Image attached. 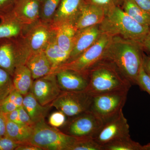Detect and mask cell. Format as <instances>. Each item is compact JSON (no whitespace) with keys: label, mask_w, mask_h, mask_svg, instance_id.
<instances>
[{"label":"cell","mask_w":150,"mask_h":150,"mask_svg":"<svg viewBox=\"0 0 150 150\" xmlns=\"http://www.w3.org/2000/svg\"><path fill=\"white\" fill-rule=\"evenodd\" d=\"M18 110L19 117L22 123L28 126H33L35 123L33 122L28 113L23 106L18 108Z\"/></svg>","instance_id":"cell-35"},{"label":"cell","mask_w":150,"mask_h":150,"mask_svg":"<svg viewBox=\"0 0 150 150\" xmlns=\"http://www.w3.org/2000/svg\"><path fill=\"white\" fill-rule=\"evenodd\" d=\"M14 88L12 76L7 71L0 68V103Z\"/></svg>","instance_id":"cell-28"},{"label":"cell","mask_w":150,"mask_h":150,"mask_svg":"<svg viewBox=\"0 0 150 150\" xmlns=\"http://www.w3.org/2000/svg\"><path fill=\"white\" fill-rule=\"evenodd\" d=\"M25 65L30 70L33 80L51 74L52 69L44 51L38 52L30 56Z\"/></svg>","instance_id":"cell-18"},{"label":"cell","mask_w":150,"mask_h":150,"mask_svg":"<svg viewBox=\"0 0 150 150\" xmlns=\"http://www.w3.org/2000/svg\"><path fill=\"white\" fill-rule=\"evenodd\" d=\"M76 138L48 125L42 119L33 126L29 144L43 150H70Z\"/></svg>","instance_id":"cell-5"},{"label":"cell","mask_w":150,"mask_h":150,"mask_svg":"<svg viewBox=\"0 0 150 150\" xmlns=\"http://www.w3.org/2000/svg\"><path fill=\"white\" fill-rule=\"evenodd\" d=\"M129 132L128 121L121 110L115 117L103 123L94 139L103 146L115 140L130 136Z\"/></svg>","instance_id":"cell-10"},{"label":"cell","mask_w":150,"mask_h":150,"mask_svg":"<svg viewBox=\"0 0 150 150\" xmlns=\"http://www.w3.org/2000/svg\"><path fill=\"white\" fill-rule=\"evenodd\" d=\"M71 118L65 124V133L75 138H94L103 124L102 120L90 110Z\"/></svg>","instance_id":"cell-9"},{"label":"cell","mask_w":150,"mask_h":150,"mask_svg":"<svg viewBox=\"0 0 150 150\" xmlns=\"http://www.w3.org/2000/svg\"><path fill=\"white\" fill-rule=\"evenodd\" d=\"M121 8L137 22L150 27V13L137 6L133 0H124Z\"/></svg>","instance_id":"cell-25"},{"label":"cell","mask_w":150,"mask_h":150,"mask_svg":"<svg viewBox=\"0 0 150 150\" xmlns=\"http://www.w3.org/2000/svg\"><path fill=\"white\" fill-rule=\"evenodd\" d=\"M54 28L57 44L61 49L70 54L74 38L77 31L74 25L71 23H62Z\"/></svg>","instance_id":"cell-22"},{"label":"cell","mask_w":150,"mask_h":150,"mask_svg":"<svg viewBox=\"0 0 150 150\" xmlns=\"http://www.w3.org/2000/svg\"><path fill=\"white\" fill-rule=\"evenodd\" d=\"M17 0H0V18L11 13Z\"/></svg>","instance_id":"cell-34"},{"label":"cell","mask_w":150,"mask_h":150,"mask_svg":"<svg viewBox=\"0 0 150 150\" xmlns=\"http://www.w3.org/2000/svg\"><path fill=\"white\" fill-rule=\"evenodd\" d=\"M55 33V29L50 23L40 20L25 27L16 40L25 63L33 54L44 51Z\"/></svg>","instance_id":"cell-4"},{"label":"cell","mask_w":150,"mask_h":150,"mask_svg":"<svg viewBox=\"0 0 150 150\" xmlns=\"http://www.w3.org/2000/svg\"><path fill=\"white\" fill-rule=\"evenodd\" d=\"M92 98L86 90L62 91L50 105L66 116L72 117L90 110Z\"/></svg>","instance_id":"cell-8"},{"label":"cell","mask_w":150,"mask_h":150,"mask_svg":"<svg viewBox=\"0 0 150 150\" xmlns=\"http://www.w3.org/2000/svg\"><path fill=\"white\" fill-rule=\"evenodd\" d=\"M44 52L51 63L52 70L67 62L70 55L69 53L62 50L57 44L56 31Z\"/></svg>","instance_id":"cell-24"},{"label":"cell","mask_w":150,"mask_h":150,"mask_svg":"<svg viewBox=\"0 0 150 150\" xmlns=\"http://www.w3.org/2000/svg\"><path fill=\"white\" fill-rule=\"evenodd\" d=\"M6 119L4 114L0 110V138L6 136Z\"/></svg>","instance_id":"cell-38"},{"label":"cell","mask_w":150,"mask_h":150,"mask_svg":"<svg viewBox=\"0 0 150 150\" xmlns=\"http://www.w3.org/2000/svg\"><path fill=\"white\" fill-rule=\"evenodd\" d=\"M4 115L7 120L18 123V124H23L22 123L21 121L20 120L18 108L12 111V112L6 113V114H4Z\"/></svg>","instance_id":"cell-37"},{"label":"cell","mask_w":150,"mask_h":150,"mask_svg":"<svg viewBox=\"0 0 150 150\" xmlns=\"http://www.w3.org/2000/svg\"><path fill=\"white\" fill-rule=\"evenodd\" d=\"M101 33L99 25L78 30L74 38L69 57L66 62L76 59L93 46L98 40Z\"/></svg>","instance_id":"cell-13"},{"label":"cell","mask_w":150,"mask_h":150,"mask_svg":"<svg viewBox=\"0 0 150 150\" xmlns=\"http://www.w3.org/2000/svg\"><path fill=\"white\" fill-rule=\"evenodd\" d=\"M89 83L85 90L92 96L116 91H129L131 83L114 64L106 60L98 63L89 71Z\"/></svg>","instance_id":"cell-2"},{"label":"cell","mask_w":150,"mask_h":150,"mask_svg":"<svg viewBox=\"0 0 150 150\" xmlns=\"http://www.w3.org/2000/svg\"><path fill=\"white\" fill-rule=\"evenodd\" d=\"M55 74L62 91L85 90L88 86V75L69 70H62Z\"/></svg>","instance_id":"cell-16"},{"label":"cell","mask_w":150,"mask_h":150,"mask_svg":"<svg viewBox=\"0 0 150 150\" xmlns=\"http://www.w3.org/2000/svg\"><path fill=\"white\" fill-rule=\"evenodd\" d=\"M105 16V12L103 9L86 1L82 7L75 27L78 30L100 24Z\"/></svg>","instance_id":"cell-17"},{"label":"cell","mask_w":150,"mask_h":150,"mask_svg":"<svg viewBox=\"0 0 150 150\" xmlns=\"http://www.w3.org/2000/svg\"><path fill=\"white\" fill-rule=\"evenodd\" d=\"M124 0H86V2L103 9L107 14L115 7H121Z\"/></svg>","instance_id":"cell-30"},{"label":"cell","mask_w":150,"mask_h":150,"mask_svg":"<svg viewBox=\"0 0 150 150\" xmlns=\"http://www.w3.org/2000/svg\"><path fill=\"white\" fill-rule=\"evenodd\" d=\"M99 27L101 33L132 40L141 46L150 28L137 22L120 7L109 11L99 24Z\"/></svg>","instance_id":"cell-3"},{"label":"cell","mask_w":150,"mask_h":150,"mask_svg":"<svg viewBox=\"0 0 150 150\" xmlns=\"http://www.w3.org/2000/svg\"><path fill=\"white\" fill-rule=\"evenodd\" d=\"M143 146H144V150H150V143H149Z\"/></svg>","instance_id":"cell-44"},{"label":"cell","mask_w":150,"mask_h":150,"mask_svg":"<svg viewBox=\"0 0 150 150\" xmlns=\"http://www.w3.org/2000/svg\"><path fill=\"white\" fill-rule=\"evenodd\" d=\"M86 0H62L51 24L55 28L62 23L75 25Z\"/></svg>","instance_id":"cell-14"},{"label":"cell","mask_w":150,"mask_h":150,"mask_svg":"<svg viewBox=\"0 0 150 150\" xmlns=\"http://www.w3.org/2000/svg\"><path fill=\"white\" fill-rule=\"evenodd\" d=\"M143 65L146 72L150 76V56H146L143 53Z\"/></svg>","instance_id":"cell-41"},{"label":"cell","mask_w":150,"mask_h":150,"mask_svg":"<svg viewBox=\"0 0 150 150\" xmlns=\"http://www.w3.org/2000/svg\"><path fill=\"white\" fill-rule=\"evenodd\" d=\"M17 108H18L14 103L10 101L4 100L0 103V110L4 114L12 112Z\"/></svg>","instance_id":"cell-36"},{"label":"cell","mask_w":150,"mask_h":150,"mask_svg":"<svg viewBox=\"0 0 150 150\" xmlns=\"http://www.w3.org/2000/svg\"><path fill=\"white\" fill-rule=\"evenodd\" d=\"M14 87L23 96L30 91L32 87V74L28 67L25 64L17 66L12 76Z\"/></svg>","instance_id":"cell-20"},{"label":"cell","mask_w":150,"mask_h":150,"mask_svg":"<svg viewBox=\"0 0 150 150\" xmlns=\"http://www.w3.org/2000/svg\"><path fill=\"white\" fill-rule=\"evenodd\" d=\"M141 47L143 51L145 50L150 53V27L149 32L142 41Z\"/></svg>","instance_id":"cell-40"},{"label":"cell","mask_w":150,"mask_h":150,"mask_svg":"<svg viewBox=\"0 0 150 150\" xmlns=\"http://www.w3.org/2000/svg\"><path fill=\"white\" fill-rule=\"evenodd\" d=\"M137 85L150 95V76L144 69L143 62L137 77Z\"/></svg>","instance_id":"cell-31"},{"label":"cell","mask_w":150,"mask_h":150,"mask_svg":"<svg viewBox=\"0 0 150 150\" xmlns=\"http://www.w3.org/2000/svg\"><path fill=\"white\" fill-rule=\"evenodd\" d=\"M23 96L18 92L14 101V103L16 105L17 107L19 108L23 106Z\"/></svg>","instance_id":"cell-43"},{"label":"cell","mask_w":150,"mask_h":150,"mask_svg":"<svg viewBox=\"0 0 150 150\" xmlns=\"http://www.w3.org/2000/svg\"><path fill=\"white\" fill-rule=\"evenodd\" d=\"M25 64L16 38L0 40V68L13 76L17 66Z\"/></svg>","instance_id":"cell-12"},{"label":"cell","mask_w":150,"mask_h":150,"mask_svg":"<svg viewBox=\"0 0 150 150\" xmlns=\"http://www.w3.org/2000/svg\"><path fill=\"white\" fill-rule=\"evenodd\" d=\"M143 50L135 41L120 36L112 37L104 60L112 62L131 85H137L143 62Z\"/></svg>","instance_id":"cell-1"},{"label":"cell","mask_w":150,"mask_h":150,"mask_svg":"<svg viewBox=\"0 0 150 150\" xmlns=\"http://www.w3.org/2000/svg\"><path fill=\"white\" fill-rule=\"evenodd\" d=\"M102 147L103 150H144V146L131 139L130 136L115 140Z\"/></svg>","instance_id":"cell-26"},{"label":"cell","mask_w":150,"mask_h":150,"mask_svg":"<svg viewBox=\"0 0 150 150\" xmlns=\"http://www.w3.org/2000/svg\"><path fill=\"white\" fill-rule=\"evenodd\" d=\"M22 144H23L16 142L6 136L0 138V150H16L18 147Z\"/></svg>","instance_id":"cell-33"},{"label":"cell","mask_w":150,"mask_h":150,"mask_svg":"<svg viewBox=\"0 0 150 150\" xmlns=\"http://www.w3.org/2000/svg\"><path fill=\"white\" fill-rule=\"evenodd\" d=\"M62 0H40L39 20L50 23Z\"/></svg>","instance_id":"cell-27"},{"label":"cell","mask_w":150,"mask_h":150,"mask_svg":"<svg viewBox=\"0 0 150 150\" xmlns=\"http://www.w3.org/2000/svg\"><path fill=\"white\" fill-rule=\"evenodd\" d=\"M16 150H43L37 146L31 144L29 143L23 144L16 148Z\"/></svg>","instance_id":"cell-42"},{"label":"cell","mask_w":150,"mask_h":150,"mask_svg":"<svg viewBox=\"0 0 150 150\" xmlns=\"http://www.w3.org/2000/svg\"><path fill=\"white\" fill-rule=\"evenodd\" d=\"M129 91H116L93 96L90 110L103 123L115 117L123 110Z\"/></svg>","instance_id":"cell-7"},{"label":"cell","mask_w":150,"mask_h":150,"mask_svg":"<svg viewBox=\"0 0 150 150\" xmlns=\"http://www.w3.org/2000/svg\"><path fill=\"white\" fill-rule=\"evenodd\" d=\"M23 106L34 123L41 119H45L48 111L52 107L50 104L47 105L40 104L30 91L23 96Z\"/></svg>","instance_id":"cell-19"},{"label":"cell","mask_w":150,"mask_h":150,"mask_svg":"<svg viewBox=\"0 0 150 150\" xmlns=\"http://www.w3.org/2000/svg\"><path fill=\"white\" fill-rule=\"evenodd\" d=\"M66 122V115L59 110L52 113L48 119L49 124L56 128L64 126Z\"/></svg>","instance_id":"cell-32"},{"label":"cell","mask_w":150,"mask_h":150,"mask_svg":"<svg viewBox=\"0 0 150 150\" xmlns=\"http://www.w3.org/2000/svg\"><path fill=\"white\" fill-rule=\"evenodd\" d=\"M70 150H103L102 146L99 144L93 137L76 138Z\"/></svg>","instance_id":"cell-29"},{"label":"cell","mask_w":150,"mask_h":150,"mask_svg":"<svg viewBox=\"0 0 150 150\" xmlns=\"http://www.w3.org/2000/svg\"><path fill=\"white\" fill-rule=\"evenodd\" d=\"M40 0H17L11 14L25 27L39 20Z\"/></svg>","instance_id":"cell-15"},{"label":"cell","mask_w":150,"mask_h":150,"mask_svg":"<svg viewBox=\"0 0 150 150\" xmlns=\"http://www.w3.org/2000/svg\"><path fill=\"white\" fill-rule=\"evenodd\" d=\"M133 1L142 9L150 13V0H133Z\"/></svg>","instance_id":"cell-39"},{"label":"cell","mask_w":150,"mask_h":150,"mask_svg":"<svg viewBox=\"0 0 150 150\" xmlns=\"http://www.w3.org/2000/svg\"><path fill=\"white\" fill-rule=\"evenodd\" d=\"M112 37L107 33H101L96 42L80 56L53 69L51 74L62 70H69L88 75L89 71L95 65L104 60Z\"/></svg>","instance_id":"cell-6"},{"label":"cell","mask_w":150,"mask_h":150,"mask_svg":"<svg viewBox=\"0 0 150 150\" xmlns=\"http://www.w3.org/2000/svg\"><path fill=\"white\" fill-rule=\"evenodd\" d=\"M33 126L18 124L6 119V136L22 144L29 143Z\"/></svg>","instance_id":"cell-23"},{"label":"cell","mask_w":150,"mask_h":150,"mask_svg":"<svg viewBox=\"0 0 150 150\" xmlns=\"http://www.w3.org/2000/svg\"><path fill=\"white\" fill-rule=\"evenodd\" d=\"M0 19V40L15 38L21 35L24 26L11 14Z\"/></svg>","instance_id":"cell-21"},{"label":"cell","mask_w":150,"mask_h":150,"mask_svg":"<svg viewBox=\"0 0 150 150\" xmlns=\"http://www.w3.org/2000/svg\"><path fill=\"white\" fill-rule=\"evenodd\" d=\"M30 92L40 104L47 105L51 104L62 91L58 84L56 74L51 73L35 79Z\"/></svg>","instance_id":"cell-11"}]
</instances>
